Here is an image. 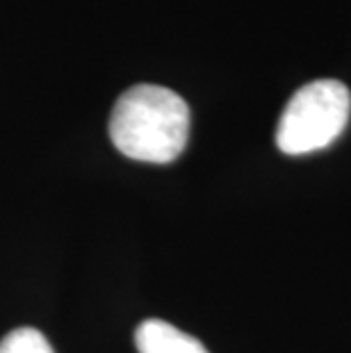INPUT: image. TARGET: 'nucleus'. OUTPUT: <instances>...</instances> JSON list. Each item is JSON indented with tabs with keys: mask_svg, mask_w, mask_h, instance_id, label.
<instances>
[{
	"mask_svg": "<svg viewBox=\"0 0 351 353\" xmlns=\"http://www.w3.org/2000/svg\"><path fill=\"white\" fill-rule=\"evenodd\" d=\"M0 353H55V351L39 330L17 328L3 337Z\"/></svg>",
	"mask_w": 351,
	"mask_h": 353,
	"instance_id": "4",
	"label": "nucleus"
},
{
	"mask_svg": "<svg viewBox=\"0 0 351 353\" xmlns=\"http://www.w3.org/2000/svg\"><path fill=\"white\" fill-rule=\"evenodd\" d=\"M110 137L130 160L169 164L190 139V108L160 85H137L119 96L110 117Z\"/></svg>",
	"mask_w": 351,
	"mask_h": 353,
	"instance_id": "1",
	"label": "nucleus"
},
{
	"mask_svg": "<svg viewBox=\"0 0 351 353\" xmlns=\"http://www.w3.org/2000/svg\"><path fill=\"white\" fill-rule=\"evenodd\" d=\"M139 353H210L197 337L167 324L162 319H146L135 330Z\"/></svg>",
	"mask_w": 351,
	"mask_h": 353,
	"instance_id": "3",
	"label": "nucleus"
},
{
	"mask_svg": "<svg viewBox=\"0 0 351 353\" xmlns=\"http://www.w3.org/2000/svg\"><path fill=\"white\" fill-rule=\"evenodd\" d=\"M351 94L340 80H312L285 105L276 125V146L285 155H305L331 146L349 123Z\"/></svg>",
	"mask_w": 351,
	"mask_h": 353,
	"instance_id": "2",
	"label": "nucleus"
}]
</instances>
